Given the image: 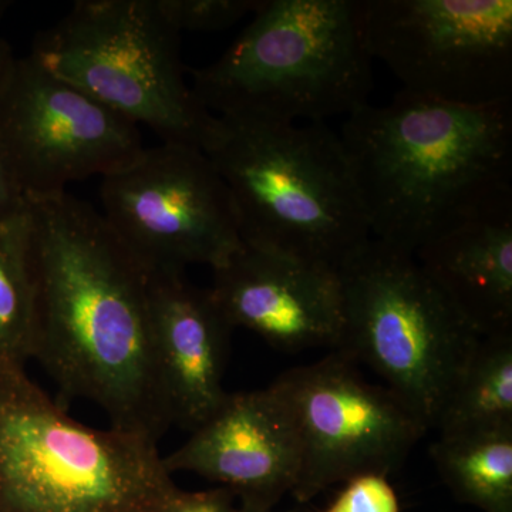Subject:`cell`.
I'll return each instance as SVG.
<instances>
[{
    "label": "cell",
    "mask_w": 512,
    "mask_h": 512,
    "mask_svg": "<svg viewBox=\"0 0 512 512\" xmlns=\"http://www.w3.org/2000/svg\"><path fill=\"white\" fill-rule=\"evenodd\" d=\"M32 357L64 397L158 441L173 426L158 369L150 274L69 192L28 198Z\"/></svg>",
    "instance_id": "6da1fadb"
},
{
    "label": "cell",
    "mask_w": 512,
    "mask_h": 512,
    "mask_svg": "<svg viewBox=\"0 0 512 512\" xmlns=\"http://www.w3.org/2000/svg\"><path fill=\"white\" fill-rule=\"evenodd\" d=\"M372 238L416 254L512 194V104L463 107L399 92L339 134Z\"/></svg>",
    "instance_id": "7a4b0ae2"
},
{
    "label": "cell",
    "mask_w": 512,
    "mask_h": 512,
    "mask_svg": "<svg viewBox=\"0 0 512 512\" xmlns=\"http://www.w3.org/2000/svg\"><path fill=\"white\" fill-rule=\"evenodd\" d=\"M202 151L227 185L249 247L338 272L372 238L342 141L328 124L217 117Z\"/></svg>",
    "instance_id": "3957f363"
},
{
    "label": "cell",
    "mask_w": 512,
    "mask_h": 512,
    "mask_svg": "<svg viewBox=\"0 0 512 512\" xmlns=\"http://www.w3.org/2000/svg\"><path fill=\"white\" fill-rule=\"evenodd\" d=\"M191 79L217 117L292 124L350 116L372 90L356 0H262L224 55Z\"/></svg>",
    "instance_id": "277c9868"
},
{
    "label": "cell",
    "mask_w": 512,
    "mask_h": 512,
    "mask_svg": "<svg viewBox=\"0 0 512 512\" xmlns=\"http://www.w3.org/2000/svg\"><path fill=\"white\" fill-rule=\"evenodd\" d=\"M178 491L157 441L79 423L0 367V512H161Z\"/></svg>",
    "instance_id": "5b68a950"
},
{
    "label": "cell",
    "mask_w": 512,
    "mask_h": 512,
    "mask_svg": "<svg viewBox=\"0 0 512 512\" xmlns=\"http://www.w3.org/2000/svg\"><path fill=\"white\" fill-rule=\"evenodd\" d=\"M343 332L336 352L372 369L427 430L481 336L416 256L370 238L338 269Z\"/></svg>",
    "instance_id": "8992f818"
},
{
    "label": "cell",
    "mask_w": 512,
    "mask_h": 512,
    "mask_svg": "<svg viewBox=\"0 0 512 512\" xmlns=\"http://www.w3.org/2000/svg\"><path fill=\"white\" fill-rule=\"evenodd\" d=\"M180 36L157 0H80L29 56L163 143L202 151L217 117L185 83Z\"/></svg>",
    "instance_id": "52a82bcc"
},
{
    "label": "cell",
    "mask_w": 512,
    "mask_h": 512,
    "mask_svg": "<svg viewBox=\"0 0 512 512\" xmlns=\"http://www.w3.org/2000/svg\"><path fill=\"white\" fill-rule=\"evenodd\" d=\"M367 55L403 92L463 107L512 104L511 0H356Z\"/></svg>",
    "instance_id": "ba28073f"
},
{
    "label": "cell",
    "mask_w": 512,
    "mask_h": 512,
    "mask_svg": "<svg viewBox=\"0 0 512 512\" xmlns=\"http://www.w3.org/2000/svg\"><path fill=\"white\" fill-rule=\"evenodd\" d=\"M104 220L147 272L220 268L241 248L237 211L217 168L198 148H144L101 178Z\"/></svg>",
    "instance_id": "9c48e42d"
},
{
    "label": "cell",
    "mask_w": 512,
    "mask_h": 512,
    "mask_svg": "<svg viewBox=\"0 0 512 512\" xmlns=\"http://www.w3.org/2000/svg\"><path fill=\"white\" fill-rule=\"evenodd\" d=\"M357 367L333 350L271 384L298 433L301 463L291 493L298 503L365 474L389 476L429 431L392 390L367 382Z\"/></svg>",
    "instance_id": "30bf717a"
},
{
    "label": "cell",
    "mask_w": 512,
    "mask_h": 512,
    "mask_svg": "<svg viewBox=\"0 0 512 512\" xmlns=\"http://www.w3.org/2000/svg\"><path fill=\"white\" fill-rule=\"evenodd\" d=\"M0 147L26 198L107 177L146 148L136 124L32 56L16 57L0 86Z\"/></svg>",
    "instance_id": "8fae6325"
},
{
    "label": "cell",
    "mask_w": 512,
    "mask_h": 512,
    "mask_svg": "<svg viewBox=\"0 0 512 512\" xmlns=\"http://www.w3.org/2000/svg\"><path fill=\"white\" fill-rule=\"evenodd\" d=\"M210 292L232 329L251 330L276 350L339 348L342 289L333 269L242 242L214 269Z\"/></svg>",
    "instance_id": "7c38bea8"
},
{
    "label": "cell",
    "mask_w": 512,
    "mask_h": 512,
    "mask_svg": "<svg viewBox=\"0 0 512 512\" xmlns=\"http://www.w3.org/2000/svg\"><path fill=\"white\" fill-rule=\"evenodd\" d=\"M163 461L171 476L194 473L232 491L241 505L274 510L295 487L301 451L291 413L269 386L227 393L214 414Z\"/></svg>",
    "instance_id": "4fadbf2b"
},
{
    "label": "cell",
    "mask_w": 512,
    "mask_h": 512,
    "mask_svg": "<svg viewBox=\"0 0 512 512\" xmlns=\"http://www.w3.org/2000/svg\"><path fill=\"white\" fill-rule=\"evenodd\" d=\"M158 369L173 424L194 431L224 402L232 329L210 289L184 274L148 272Z\"/></svg>",
    "instance_id": "5bb4252c"
},
{
    "label": "cell",
    "mask_w": 512,
    "mask_h": 512,
    "mask_svg": "<svg viewBox=\"0 0 512 512\" xmlns=\"http://www.w3.org/2000/svg\"><path fill=\"white\" fill-rule=\"evenodd\" d=\"M414 256L477 335L512 333V194Z\"/></svg>",
    "instance_id": "9a60e30c"
},
{
    "label": "cell",
    "mask_w": 512,
    "mask_h": 512,
    "mask_svg": "<svg viewBox=\"0 0 512 512\" xmlns=\"http://www.w3.org/2000/svg\"><path fill=\"white\" fill-rule=\"evenodd\" d=\"M430 457L460 503L512 512V427L439 434Z\"/></svg>",
    "instance_id": "2e32d148"
},
{
    "label": "cell",
    "mask_w": 512,
    "mask_h": 512,
    "mask_svg": "<svg viewBox=\"0 0 512 512\" xmlns=\"http://www.w3.org/2000/svg\"><path fill=\"white\" fill-rule=\"evenodd\" d=\"M512 427V333L477 343L441 412L439 434Z\"/></svg>",
    "instance_id": "e0dca14e"
},
{
    "label": "cell",
    "mask_w": 512,
    "mask_h": 512,
    "mask_svg": "<svg viewBox=\"0 0 512 512\" xmlns=\"http://www.w3.org/2000/svg\"><path fill=\"white\" fill-rule=\"evenodd\" d=\"M29 208L0 214V367L32 357Z\"/></svg>",
    "instance_id": "ac0fdd59"
},
{
    "label": "cell",
    "mask_w": 512,
    "mask_h": 512,
    "mask_svg": "<svg viewBox=\"0 0 512 512\" xmlns=\"http://www.w3.org/2000/svg\"><path fill=\"white\" fill-rule=\"evenodd\" d=\"M261 5L262 0H157L165 20L180 35L227 30Z\"/></svg>",
    "instance_id": "d6986e66"
},
{
    "label": "cell",
    "mask_w": 512,
    "mask_h": 512,
    "mask_svg": "<svg viewBox=\"0 0 512 512\" xmlns=\"http://www.w3.org/2000/svg\"><path fill=\"white\" fill-rule=\"evenodd\" d=\"M345 484L338 497L319 512H400L399 498L387 477L365 474Z\"/></svg>",
    "instance_id": "ffe728a7"
},
{
    "label": "cell",
    "mask_w": 512,
    "mask_h": 512,
    "mask_svg": "<svg viewBox=\"0 0 512 512\" xmlns=\"http://www.w3.org/2000/svg\"><path fill=\"white\" fill-rule=\"evenodd\" d=\"M161 512H239V501L224 487L198 493L180 490Z\"/></svg>",
    "instance_id": "44dd1931"
},
{
    "label": "cell",
    "mask_w": 512,
    "mask_h": 512,
    "mask_svg": "<svg viewBox=\"0 0 512 512\" xmlns=\"http://www.w3.org/2000/svg\"><path fill=\"white\" fill-rule=\"evenodd\" d=\"M28 198L20 187L5 151L0 147V214L26 207Z\"/></svg>",
    "instance_id": "7402d4cb"
},
{
    "label": "cell",
    "mask_w": 512,
    "mask_h": 512,
    "mask_svg": "<svg viewBox=\"0 0 512 512\" xmlns=\"http://www.w3.org/2000/svg\"><path fill=\"white\" fill-rule=\"evenodd\" d=\"M15 59L12 47L6 40L0 39V86H2L3 80H5L6 74H8Z\"/></svg>",
    "instance_id": "603a6c76"
},
{
    "label": "cell",
    "mask_w": 512,
    "mask_h": 512,
    "mask_svg": "<svg viewBox=\"0 0 512 512\" xmlns=\"http://www.w3.org/2000/svg\"><path fill=\"white\" fill-rule=\"evenodd\" d=\"M239 512H275L274 510H264V508L249 507V505L239 504Z\"/></svg>",
    "instance_id": "cb8c5ba5"
},
{
    "label": "cell",
    "mask_w": 512,
    "mask_h": 512,
    "mask_svg": "<svg viewBox=\"0 0 512 512\" xmlns=\"http://www.w3.org/2000/svg\"><path fill=\"white\" fill-rule=\"evenodd\" d=\"M12 8V2L10 0H0V19L6 15V12Z\"/></svg>",
    "instance_id": "d4e9b609"
}]
</instances>
